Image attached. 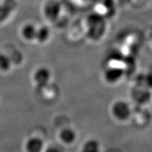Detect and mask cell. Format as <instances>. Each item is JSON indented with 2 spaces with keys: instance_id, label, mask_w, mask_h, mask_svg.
<instances>
[{
  "instance_id": "6da1fadb",
  "label": "cell",
  "mask_w": 152,
  "mask_h": 152,
  "mask_svg": "<svg viewBox=\"0 0 152 152\" xmlns=\"http://www.w3.org/2000/svg\"><path fill=\"white\" fill-rule=\"evenodd\" d=\"M111 112L113 117L120 122H125L132 115V109L128 102L124 100H117L112 104Z\"/></svg>"
},
{
  "instance_id": "7a4b0ae2",
  "label": "cell",
  "mask_w": 152,
  "mask_h": 152,
  "mask_svg": "<svg viewBox=\"0 0 152 152\" xmlns=\"http://www.w3.org/2000/svg\"><path fill=\"white\" fill-rule=\"evenodd\" d=\"M62 5L58 0H47L42 7V14L47 20L56 22L61 14Z\"/></svg>"
},
{
  "instance_id": "3957f363",
  "label": "cell",
  "mask_w": 152,
  "mask_h": 152,
  "mask_svg": "<svg viewBox=\"0 0 152 152\" xmlns=\"http://www.w3.org/2000/svg\"><path fill=\"white\" fill-rule=\"evenodd\" d=\"M124 70L119 66H111L106 68L104 73V79L109 84H115L120 81L124 75Z\"/></svg>"
},
{
  "instance_id": "277c9868",
  "label": "cell",
  "mask_w": 152,
  "mask_h": 152,
  "mask_svg": "<svg viewBox=\"0 0 152 152\" xmlns=\"http://www.w3.org/2000/svg\"><path fill=\"white\" fill-rule=\"evenodd\" d=\"M51 77L50 70L45 66H41L35 70L33 74V80L39 87H44L48 84Z\"/></svg>"
},
{
  "instance_id": "5b68a950",
  "label": "cell",
  "mask_w": 152,
  "mask_h": 152,
  "mask_svg": "<svg viewBox=\"0 0 152 152\" xmlns=\"http://www.w3.org/2000/svg\"><path fill=\"white\" fill-rule=\"evenodd\" d=\"M24 149L26 152H43L45 142L38 137H31L25 142Z\"/></svg>"
},
{
  "instance_id": "8992f818",
  "label": "cell",
  "mask_w": 152,
  "mask_h": 152,
  "mask_svg": "<svg viewBox=\"0 0 152 152\" xmlns=\"http://www.w3.org/2000/svg\"><path fill=\"white\" fill-rule=\"evenodd\" d=\"M37 27L33 23H26L22 26L20 30V36L25 41L31 42L35 41L37 36Z\"/></svg>"
},
{
  "instance_id": "52a82bcc",
  "label": "cell",
  "mask_w": 152,
  "mask_h": 152,
  "mask_svg": "<svg viewBox=\"0 0 152 152\" xmlns=\"http://www.w3.org/2000/svg\"><path fill=\"white\" fill-rule=\"evenodd\" d=\"M58 138L63 144L66 145H71L77 139V133L71 128H64L58 133Z\"/></svg>"
},
{
  "instance_id": "ba28073f",
  "label": "cell",
  "mask_w": 152,
  "mask_h": 152,
  "mask_svg": "<svg viewBox=\"0 0 152 152\" xmlns=\"http://www.w3.org/2000/svg\"><path fill=\"white\" fill-rule=\"evenodd\" d=\"M51 37V30L47 26H41L37 27V36L35 41L39 44L46 43Z\"/></svg>"
},
{
  "instance_id": "9c48e42d",
  "label": "cell",
  "mask_w": 152,
  "mask_h": 152,
  "mask_svg": "<svg viewBox=\"0 0 152 152\" xmlns=\"http://www.w3.org/2000/svg\"><path fill=\"white\" fill-rule=\"evenodd\" d=\"M100 144L96 140L90 139L83 144L81 152H99Z\"/></svg>"
},
{
  "instance_id": "30bf717a",
  "label": "cell",
  "mask_w": 152,
  "mask_h": 152,
  "mask_svg": "<svg viewBox=\"0 0 152 152\" xmlns=\"http://www.w3.org/2000/svg\"><path fill=\"white\" fill-rule=\"evenodd\" d=\"M12 62L8 55L4 53H0V71L7 73L11 70Z\"/></svg>"
},
{
  "instance_id": "8fae6325",
  "label": "cell",
  "mask_w": 152,
  "mask_h": 152,
  "mask_svg": "<svg viewBox=\"0 0 152 152\" xmlns=\"http://www.w3.org/2000/svg\"><path fill=\"white\" fill-rule=\"evenodd\" d=\"M11 14V9L6 4H0V24L7 21Z\"/></svg>"
},
{
  "instance_id": "7c38bea8",
  "label": "cell",
  "mask_w": 152,
  "mask_h": 152,
  "mask_svg": "<svg viewBox=\"0 0 152 152\" xmlns=\"http://www.w3.org/2000/svg\"><path fill=\"white\" fill-rule=\"evenodd\" d=\"M43 152H63V151L56 146H49L45 148Z\"/></svg>"
},
{
  "instance_id": "4fadbf2b",
  "label": "cell",
  "mask_w": 152,
  "mask_h": 152,
  "mask_svg": "<svg viewBox=\"0 0 152 152\" xmlns=\"http://www.w3.org/2000/svg\"><path fill=\"white\" fill-rule=\"evenodd\" d=\"M147 84L148 86L152 87V75L148 76L147 79Z\"/></svg>"
}]
</instances>
